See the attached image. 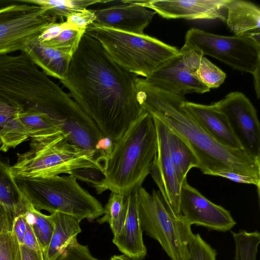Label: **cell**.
<instances>
[{
    "label": "cell",
    "mask_w": 260,
    "mask_h": 260,
    "mask_svg": "<svg viewBox=\"0 0 260 260\" xmlns=\"http://www.w3.org/2000/svg\"><path fill=\"white\" fill-rule=\"evenodd\" d=\"M184 44L236 70L252 75L260 69V43L251 38L218 35L192 28L187 31Z\"/></svg>",
    "instance_id": "cell-8"
},
{
    "label": "cell",
    "mask_w": 260,
    "mask_h": 260,
    "mask_svg": "<svg viewBox=\"0 0 260 260\" xmlns=\"http://www.w3.org/2000/svg\"><path fill=\"white\" fill-rule=\"evenodd\" d=\"M66 19L70 26L85 30L88 25L95 22L96 17L93 10L86 9L71 15Z\"/></svg>",
    "instance_id": "cell-35"
},
{
    "label": "cell",
    "mask_w": 260,
    "mask_h": 260,
    "mask_svg": "<svg viewBox=\"0 0 260 260\" xmlns=\"http://www.w3.org/2000/svg\"><path fill=\"white\" fill-rule=\"evenodd\" d=\"M94 187L98 194L102 193L105 176L104 171L98 168L87 167L75 169L69 174Z\"/></svg>",
    "instance_id": "cell-32"
},
{
    "label": "cell",
    "mask_w": 260,
    "mask_h": 260,
    "mask_svg": "<svg viewBox=\"0 0 260 260\" xmlns=\"http://www.w3.org/2000/svg\"><path fill=\"white\" fill-rule=\"evenodd\" d=\"M24 200L39 211L59 212L80 222L92 221L104 213V207L72 175L15 178Z\"/></svg>",
    "instance_id": "cell-4"
},
{
    "label": "cell",
    "mask_w": 260,
    "mask_h": 260,
    "mask_svg": "<svg viewBox=\"0 0 260 260\" xmlns=\"http://www.w3.org/2000/svg\"><path fill=\"white\" fill-rule=\"evenodd\" d=\"M217 251L199 234H193L185 260H216Z\"/></svg>",
    "instance_id": "cell-31"
},
{
    "label": "cell",
    "mask_w": 260,
    "mask_h": 260,
    "mask_svg": "<svg viewBox=\"0 0 260 260\" xmlns=\"http://www.w3.org/2000/svg\"><path fill=\"white\" fill-rule=\"evenodd\" d=\"M48 76L59 80L64 77L72 56L49 47L40 41L38 37L29 41L22 51Z\"/></svg>",
    "instance_id": "cell-19"
},
{
    "label": "cell",
    "mask_w": 260,
    "mask_h": 260,
    "mask_svg": "<svg viewBox=\"0 0 260 260\" xmlns=\"http://www.w3.org/2000/svg\"><path fill=\"white\" fill-rule=\"evenodd\" d=\"M104 209L103 216L98 219L97 222L100 224L108 223L114 236L120 231L125 220L126 211L125 196L111 192Z\"/></svg>",
    "instance_id": "cell-26"
},
{
    "label": "cell",
    "mask_w": 260,
    "mask_h": 260,
    "mask_svg": "<svg viewBox=\"0 0 260 260\" xmlns=\"http://www.w3.org/2000/svg\"><path fill=\"white\" fill-rule=\"evenodd\" d=\"M20 245L22 260H44L42 251L29 249L23 244Z\"/></svg>",
    "instance_id": "cell-41"
},
{
    "label": "cell",
    "mask_w": 260,
    "mask_h": 260,
    "mask_svg": "<svg viewBox=\"0 0 260 260\" xmlns=\"http://www.w3.org/2000/svg\"><path fill=\"white\" fill-rule=\"evenodd\" d=\"M235 244L234 260H257L260 234L257 231L231 232Z\"/></svg>",
    "instance_id": "cell-28"
},
{
    "label": "cell",
    "mask_w": 260,
    "mask_h": 260,
    "mask_svg": "<svg viewBox=\"0 0 260 260\" xmlns=\"http://www.w3.org/2000/svg\"><path fill=\"white\" fill-rule=\"evenodd\" d=\"M153 119L156 130L157 150L150 174L158 187L167 208L175 216H180L179 201L181 184L170 156L167 128L158 119Z\"/></svg>",
    "instance_id": "cell-12"
},
{
    "label": "cell",
    "mask_w": 260,
    "mask_h": 260,
    "mask_svg": "<svg viewBox=\"0 0 260 260\" xmlns=\"http://www.w3.org/2000/svg\"><path fill=\"white\" fill-rule=\"evenodd\" d=\"M215 176L223 177L239 183L253 184L257 187L259 194L260 179L232 172H221L217 173Z\"/></svg>",
    "instance_id": "cell-36"
},
{
    "label": "cell",
    "mask_w": 260,
    "mask_h": 260,
    "mask_svg": "<svg viewBox=\"0 0 260 260\" xmlns=\"http://www.w3.org/2000/svg\"><path fill=\"white\" fill-rule=\"evenodd\" d=\"M20 2L37 5L57 19L62 20L71 15L98 4L112 2L111 0H21Z\"/></svg>",
    "instance_id": "cell-24"
},
{
    "label": "cell",
    "mask_w": 260,
    "mask_h": 260,
    "mask_svg": "<svg viewBox=\"0 0 260 260\" xmlns=\"http://www.w3.org/2000/svg\"><path fill=\"white\" fill-rule=\"evenodd\" d=\"M183 61L188 70L210 89L219 87L226 74L194 48L184 44L179 49Z\"/></svg>",
    "instance_id": "cell-21"
},
{
    "label": "cell",
    "mask_w": 260,
    "mask_h": 260,
    "mask_svg": "<svg viewBox=\"0 0 260 260\" xmlns=\"http://www.w3.org/2000/svg\"><path fill=\"white\" fill-rule=\"evenodd\" d=\"M223 21L235 36L251 38L260 43V8L243 0H228Z\"/></svg>",
    "instance_id": "cell-18"
},
{
    "label": "cell",
    "mask_w": 260,
    "mask_h": 260,
    "mask_svg": "<svg viewBox=\"0 0 260 260\" xmlns=\"http://www.w3.org/2000/svg\"><path fill=\"white\" fill-rule=\"evenodd\" d=\"M85 33L95 39L120 67L137 76L149 77L179 49L148 35H136L93 23Z\"/></svg>",
    "instance_id": "cell-6"
},
{
    "label": "cell",
    "mask_w": 260,
    "mask_h": 260,
    "mask_svg": "<svg viewBox=\"0 0 260 260\" xmlns=\"http://www.w3.org/2000/svg\"><path fill=\"white\" fill-rule=\"evenodd\" d=\"M137 77L120 67L84 33L60 80L72 99L114 144L145 112L136 97Z\"/></svg>",
    "instance_id": "cell-1"
},
{
    "label": "cell",
    "mask_w": 260,
    "mask_h": 260,
    "mask_svg": "<svg viewBox=\"0 0 260 260\" xmlns=\"http://www.w3.org/2000/svg\"><path fill=\"white\" fill-rule=\"evenodd\" d=\"M22 244L29 249L37 251H42L33 230L30 225L27 221Z\"/></svg>",
    "instance_id": "cell-40"
},
{
    "label": "cell",
    "mask_w": 260,
    "mask_h": 260,
    "mask_svg": "<svg viewBox=\"0 0 260 260\" xmlns=\"http://www.w3.org/2000/svg\"><path fill=\"white\" fill-rule=\"evenodd\" d=\"M166 19L214 20L223 21L228 0H129Z\"/></svg>",
    "instance_id": "cell-13"
},
{
    "label": "cell",
    "mask_w": 260,
    "mask_h": 260,
    "mask_svg": "<svg viewBox=\"0 0 260 260\" xmlns=\"http://www.w3.org/2000/svg\"><path fill=\"white\" fill-rule=\"evenodd\" d=\"M157 150V139L153 118L145 111L114 143L104 171L102 192L127 195L140 187L150 174Z\"/></svg>",
    "instance_id": "cell-3"
},
{
    "label": "cell",
    "mask_w": 260,
    "mask_h": 260,
    "mask_svg": "<svg viewBox=\"0 0 260 260\" xmlns=\"http://www.w3.org/2000/svg\"><path fill=\"white\" fill-rule=\"evenodd\" d=\"M183 107L218 143L231 149H242L225 116L213 104L203 105L185 100Z\"/></svg>",
    "instance_id": "cell-17"
},
{
    "label": "cell",
    "mask_w": 260,
    "mask_h": 260,
    "mask_svg": "<svg viewBox=\"0 0 260 260\" xmlns=\"http://www.w3.org/2000/svg\"><path fill=\"white\" fill-rule=\"evenodd\" d=\"M137 203L143 232L157 241L171 260H185L194 234L191 225L169 210L158 190L150 193L141 186Z\"/></svg>",
    "instance_id": "cell-7"
},
{
    "label": "cell",
    "mask_w": 260,
    "mask_h": 260,
    "mask_svg": "<svg viewBox=\"0 0 260 260\" xmlns=\"http://www.w3.org/2000/svg\"><path fill=\"white\" fill-rule=\"evenodd\" d=\"M24 213L44 254L49 245L54 230L52 216L42 213L26 202Z\"/></svg>",
    "instance_id": "cell-25"
},
{
    "label": "cell",
    "mask_w": 260,
    "mask_h": 260,
    "mask_svg": "<svg viewBox=\"0 0 260 260\" xmlns=\"http://www.w3.org/2000/svg\"><path fill=\"white\" fill-rule=\"evenodd\" d=\"M1 140L0 139V146H1Z\"/></svg>",
    "instance_id": "cell-44"
},
{
    "label": "cell",
    "mask_w": 260,
    "mask_h": 260,
    "mask_svg": "<svg viewBox=\"0 0 260 260\" xmlns=\"http://www.w3.org/2000/svg\"><path fill=\"white\" fill-rule=\"evenodd\" d=\"M85 31L84 30H79L73 28L68 24L67 26L55 38L42 43L72 56L77 50Z\"/></svg>",
    "instance_id": "cell-30"
},
{
    "label": "cell",
    "mask_w": 260,
    "mask_h": 260,
    "mask_svg": "<svg viewBox=\"0 0 260 260\" xmlns=\"http://www.w3.org/2000/svg\"><path fill=\"white\" fill-rule=\"evenodd\" d=\"M167 137L170 156L182 185L190 170L198 168V161L185 142L168 128Z\"/></svg>",
    "instance_id": "cell-22"
},
{
    "label": "cell",
    "mask_w": 260,
    "mask_h": 260,
    "mask_svg": "<svg viewBox=\"0 0 260 260\" xmlns=\"http://www.w3.org/2000/svg\"><path fill=\"white\" fill-rule=\"evenodd\" d=\"M254 78V85L257 98H259L260 95L259 91V70H257L252 74Z\"/></svg>",
    "instance_id": "cell-42"
},
{
    "label": "cell",
    "mask_w": 260,
    "mask_h": 260,
    "mask_svg": "<svg viewBox=\"0 0 260 260\" xmlns=\"http://www.w3.org/2000/svg\"><path fill=\"white\" fill-rule=\"evenodd\" d=\"M26 220L24 213L15 216L13 223V232L15 235L20 245L23 244L26 231Z\"/></svg>",
    "instance_id": "cell-38"
},
{
    "label": "cell",
    "mask_w": 260,
    "mask_h": 260,
    "mask_svg": "<svg viewBox=\"0 0 260 260\" xmlns=\"http://www.w3.org/2000/svg\"><path fill=\"white\" fill-rule=\"evenodd\" d=\"M15 216L13 212L0 203V234L12 231Z\"/></svg>",
    "instance_id": "cell-37"
},
{
    "label": "cell",
    "mask_w": 260,
    "mask_h": 260,
    "mask_svg": "<svg viewBox=\"0 0 260 260\" xmlns=\"http://www.w3.org/2000/svg\"><path fill=\"white\" fill-rule=\"evenodd\" d=\"M0 203L14 213H22L26 201L18 188L11 167L0 160Z\"/></svg>",
    "instance_id": "cell-23"
},
{
    "label": "cell",
    "mask_w": 260,
    "mask_h": 260,
    "mask_svg": "<svg viewBox=\"0 0 260 260\" xmlns=\"http://www.w3.org/2000/svg\"><path fill=\"white\" fill-rule=\"evenodd\" d=\"M110 260H131L128 257L124 254L114 255L111 257Z\"/></svg>",
    "instance_id": "cell-43"
},
{
    "label": "cell",
    "mask_w": 260,
    "mask_h": 260,
    "mask_svg": "<svg viewBox=\"0 0 260 260\" xmlns=\"http://www.w3.org/2000/svg\"><path fill=\"white\" fill-rule=\"evenodd\" d=\"M19 117L28 129L30 138L61 133L52 123L48 116L43 113L25 112L20 114Z\"/></svg>",
    "instance_id": "cell-29"
},
{
    "label": "cell",
    "mask_w": 260,
    "mask_h": 260,
    "mask_svg": "<svg viewBox=\"0 0 260 260\" xmlns=\"http://www.w3.org/2000/svg\"><path fill=\"white\" fill-rule=\"evenodd\" d=\"M54 230L44 260H56L81 232L80 222L75 217L59 212L50 214Z\"/></svg>",
    "instance_id": "cell-20"
},
{
    "label": "cell",
    "mask_w": 260,
    "mask_h": 260,
    "mask_svg": "<svg viewBox=\"0 0 260 260\" xmlns=\"http://www.w3.org/2000/svg\"><path fill=\"white\" fill-rule=\"evenodd\" d=\"M179 212L191 225L201 226L209 230L226 232L237 223L229 211L206 198L190 185L187 179L181 187Z\"/></svg>",
    "instance_id": "cell-11"
},
{
    "label": "cell",
    "mask_w": 260,
    "mask_h": 260,
    "mask_svg": "<svg viewBox=\"0 0 260 260\" xmlns=\"http://www.w3.org/2000/svg\"><path fill=\"white\" fill-rule=\"evenodd\" d=\"M30 138V133L19 115L9 118L0 126V151L7 152Z\"/></svg>",
    "instance_id": "cell-27"
},
{
    "label": "cell",
    "mask_w": 260,
    "mask_h": 260,
    "mask_svg": "<svg viewBox=\"0 0 260 260\" xmlns=\"http://www.w3.org/2000/svg\"><path fill=\"white\" fill-rule=\"evenodd\" d=\"M144 79L157 88L180 96L193 93L202 94L210 90L186 67L179 51Z\"/></svg>",
    "instance_id": "cell-14"
},
{
    "label": "cell",
    "mask_w": 260,
    "mask_h": 260,
    "mask_svg": "<svg viewBox=\"0 0 260 260\" xmlns=\"http://www.w3.org/2000/svg\"><path fill=\"white\" fill-rule=\"evenodd\" d=\"M114 144L109 138L104 137L101 138L95 145L97 154L107 161L114 148Z\"/></svg>",
    "instance_id": "cell-39"
},
{
    "label": "cell",
    "mask_w": 260,
    "mask_h": 260,
    "mask_svg": "<svg viewBox=\"0 0 260 260\" xmlns=\"http://www.w3.org/2000/svg\"><path fill=\"white\" fill-rule=\"evenodd\" d=\"M121 2V4L93 10L96 17L94 23L126 32L144 34V29L152 21L155 12L129 0Z\"/></svg>",
    "instance_id": "cell-15"
},
{
    "label": "cell",
    "mask_w": 260,
    "mask_h": 260,
    "mask_svg": "<svg viewBox=\"0 0 260 260\" xmlns=\"http://www.w3.org/2000/svg\"><path fill=\"white\" fill-rule=\"evenodd\" d=\"M135 84L137 100L144 111L185 142L203 174L232 172L260 179V160L216 141L183 108L184 96L157 88L144 78L137 77Z\"/></svg>",
    "instance_id": "cell-2"
},
{
    "label": "cell",
    "mask_w": 260,
    "mask_h": 260,
    "mask_svg": "<svg viewBox=\"0 0 260 260\" xmlns=\"http://www.w3.org/2000/svg\"><path fill=\"white\" fill-rule=\"evenodd\" d=\"M139 188H134L125 196L126 205L125 220L120 231L113 236L112 240L118 250L132 260H143L147 251L143 241V231L137 208V193Z\"/></svg>",
    "instance_id": "cell-16"
},
{
    "label": "cell",
    "mask_w": 260,
    "mask_h": 260,
    "mask_svg": "<svg viewBox=\"0 0 260 260\" xmlns=\"http://www.w3.org/2000/svg\"><path fill=\"white\" fill-rule=\"evenodd\" d=\"M213 105L225 116L242 149L260 160V124L249 99L241 92L234 91Z\"/></svg>",
    "instance_id": "cell-10"
},
{
    "label": "cell",
    "mask_w": 260,
    "mask_h": 260,
    "mask_svg": "<svg viewBox=\"0 0 260 260\" xmlns=\"http://www.w3.org/2000/svg\"><path fill=\"white\" fill-rule=\"evenodd\" d=\"M57 19L35 5L22 3L0 9V55L22 51Z\"/></svg>",
    "instance_id": "cell-9"
},
{
    "label": "cell",
    "mask_w": 260,
    "mask_h": 260,
    "mask_svg": "<svg viewBox=\"0 0 260 260\" xmlns=\"http://www.w3.org/2000/svg\"><path fill=\"white\" fill-rule=\"evenodd\" d=\"M56 260L102 259L93 256L90 253L88 246L78 243L76 238L70 243L63 252Z\"/></svg>",
    "instance_id": "cell-34"
},
{
    "label": "cell",
    "mask_w": 260,
    "mask_h": 260,
    "mask_svg": "<svg viewBox=\"0 0 260 260\" xmlns=\"http://www.w3.org/2000/svg\"><path fill=\"white\" fill-rule=\"evenodd\" d=\"M11 170L14 178L47 177L69 173L81 168H98L104 171V159L94 151L69 143L61 133L30 138L29 149L17 153Z\"/></svg>",
    "instance_id": "cell-5"
},
{
    "label": "cell",
    "mask_w": 260,
    "mask_h": 260,
    "mask_svg": "<svg viewBox=\"0 0 260 260\" xmlns=\"http://www.w3.org/2000/svg\"><path fill=\"white\" fill-rule=\"evenodd\" d=\"M0 260H22L20 245L13 231L0 234Z\"/></svg>",
    "instance_id": "cell-33"
}]
</instances>
